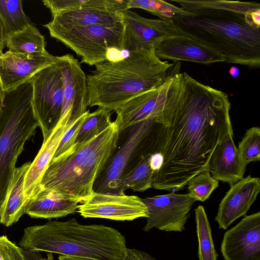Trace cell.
Segmentation results:
<instances>
[{
  "instance_id": "4",
  "label": "cell",
  "mask_w": 260,
  "mask_h": 260,
  "mask_svg": "<svg viewBox=\"0 0 260 260\" xmlns=\"http://www.w3.org/2000/svg\"><path fill=\"white\" fill-rule=\"evenodd\" d=\"M19 245L30 251H45L98 260H122L125 237L103 224L82 225L75 218L49 220L24 230Z\"/></svg>"
},
{
  "instance_id": "6",
  "label": "cell",
  "mask_w": 260,
  "mask_h": 260,
  "mask_svg": "<svg viewBox=\"0 0 260 260\" xmlns=\"http://www.w3.org/2000/svg\"><path fill=\"white\" fill-rule=\"evenodd\" d=\"M32 92L29 80L14 90L5 91L0 106V206L18 158L39 126L32 106Z\"/></svg>"
},
{
  "instance_id": "19",
  "label": "cell",
  "mask_w": 260,
  "mask_h": 260,
  "mask_svg": "<svg viewBox=\"0 0 260 260\" xmlns=\"http://www.w3.org/2000/svg\"><path fill=\"white\" fill-rule=\"evenodd\" d=\"M70 116H62L48 138L42 146L25 174L23 194L28 201L41 189V182L50 162L53 158L64 133L73 124L69 123Z\"/></svg>"
},
{
  "instance_id": "23",
  "label": "cell",
  "mask_w": 260,
  "mask_h": 260,
  "mask_svg": "<svg viewBox=\"0 0 260 260\" xmlns=\"http://www.w3.org/2000/svg\"><path fill=\"white\" fill-rule=\"evenodd\" d=\"M50 25L68 27L114 23L122 21L119 12H111L91 7L59 12L52 16Z\"/></svg>"
},
{
  "instance_id": "36",
  "label": "cell",
  "mask_w": 260,
  "mask_h": 260,
  "mask_svg": "<svg viewBox=\"0 0 260 260\" xmlns=\"http://www.w3.org/2000/svg\"><path fill=\"white\" fill-rule=\"evenodd\" d=\"M122 260H156L144 251L126 248Z\"/></svg>"
},
{
  "instance_id": "12",
  "label": "cell",
  "mask_w": 260,
  "mask_h": 260,
  "mask_svg": "<svg viewBox=\"0 0 260 260\" xmlns=\"http://www.w3.org/2000/svg\"><path fill=\"white\" fill-rule=\"evenodd\" d=\"M84 218H100L131 221L148 217V210L137 196L117 195L93 192L78 206L77 211Z\"/></svg>"
},
{
  "instance_id": "11",
  "label": "cell",
  "mask_w": 260,
  "mask_h": 260,
  "mask_svg": "<svg viewBox=\"0 0 260 260\" xmlns=\"http://www.w3.org/2000/svg\"><path fill=\"white\" fill-rule=\"evenodd\" d=\"M124 25L123 50H154L165 38L177 29L172 20L145 18L130 9L118 11Z\"/></svg>"
},
{
  "instance_id": "30",
  "label": "cell",
  "mask_w": 260,
  "mask_h": 260,
  "mask_svg": "<svg viewBox=\"0 0 260 260\" xmlns=\"http://www.w3.org/2000/svg\"><path fill=\"white\" fill-rule=\"evenodd\" d=\"M127 7L143 9L164 20L190 14L179 7L161 0H128Z\"/></svg>"
},
{
  "instance_id": "16",
  "label": "cell",
  "mask_w": 260,
  "mask_h": 260,
  "mask_svg": "<svg viewBox=\"0 0 260 260\" xmlns=\"http://www.w3.org/2000/svg\"><path fill=\"white\" fill-rule=\"evenodd\" d=\"M55 62L54 56L19 54L9 51L0 54V78L4 91L28 81L43 69Z\"/></svg>"
},
{
  "instance_id": "13",
  "label": "cell",
  "mask_w": 260,
  "mask_h": 260,
  "mask_svg": "<svg viewBox=\"0 0 260 260\" xmlns=\"http://www.w3.org/2000/svg\"><path fill=\"white\" fill-rule=\"evenodd\" d=\"M55 64L63 82V104L61 117L70 115L72 124L86 113L88 105L87 77L77 59L70 54L56 56Z\"/></svg>"
},
{
  "instance_id": "21",
  "label": "cell",
  "mask_w": 260,
  "mask_h": 260,
  "mask_svg": "<svg viewBox=\"0 0 260 260\" xmlns=\"http://www.w3.org/2000/svg\"><path fill=\"white\" fill-rule=\"evenodd\" d=\"M78 203L55 191L41 187L27 202L25 214L32 218L51 219L64 217L76 212Z\"/></svg>"
},
{
  "instance_id": "2",
  "label": "cell",
  "mask_w": 260,
  "mask_h": 260,
  "mask_svg": "<svg viewBox=\"0 0 260 260\" xmlns=\"http://www.w3.org/2000/svg\"><path fill=\"white\" fill-rule=\"evenodd\" d=\"M188 12L172 19L179 32L219 53L226 63L259 67L260 27L251 19L254 12L208 9Z\"/></svg>"
},
{
  "instance_id": "39",
  "label": "cell",
  "mask_w": 260,
  "mask_h": 260,
  "mask_svg": "<svg viewBox=\"0 0 260 260\" xmlns=\"http://www.w3.org/2000/svg\"><path fill=\"white\" fill-rule=\"evenodd\" d=\"M59 260H98L86 257L73 255H60L58 257Z\"/></svg>"
},
{
  "instance_id": "38",
  "label": "cell",
  "mask_w": 260,
  "mask_h": 260,
  "mask_svg": "<svg viewBox=\"0 0 260 260\" xmlns=\"http://www.w3.org/2000/svg\"><path fill=\"white\" fill-rule=\"evenodd\" d=\"M6 36L3 20L0 16V52H3L4 48L6 46Z\"/></svg>"
},
{
  "instance_id": "17",
  "label": "cell",
  "mask_w": 260,
  "mask_h": 260,
  "mask_svg": "<svg viewBox=\"0 0 260 260\" xmlns=\"http://www.w3.org/2000/svg\"><path fill=\"white\" fill-rule=\"evenodd\" d=\"M154 52L160 59L174 62L187 61L206 65L225 62L222 55L178 29L176 34L163 39Z\"/></svg>"
},
{
  "instance_id": "7",
  "label": "cell",
  "mask_w": 260,
  "mask_h": 260,
  "mask_svg": "<svg viewBox=\"0 0 260 260\" xmlns=\"http://www.w3.org/2000/svg\"><path fill=\"white\" fill-rule=\"evenodd\" d=\"M129 128L125 141L113 154L95 180L94 192L125 194L120 186L124 174L142 157L152 154L165 139L164 116L145 120Z\"/></svg>"
},
{
  "instance_id": "32",
  "label": "cell",
  "mask_w": 260,
  "mask_h": 260,
  "mask_svg": "<svg viewBox=\"0 0 260 260\" xmlns=\"http://www.w3.org/2000/svg\"><path fill=\"white\" fill-rule=\"evenodd\" d=\"M238 150L243 161L248 165L249 162L259 160L260 158V128L252 127L246 131L241 141L239 142Z\"/></svg>"
},
{
  "instance_id": "24",
  "label": "cell",
  "mask_w": 260,
  "mask_h": 260,
  "mask_svg": "<svg viewBox=\"0 0 260 260\" xmlns=\"http://www.w3.org/2000/svg\"><path fill=\"white\" fill-rule=\"evenodd\" d=\"M6 44L8 51L15 53L44 55L49 53L45 49L44 37L32 24L9 34Z\"/></svg>"
},
{
  "instance_id": "28",
  "label": "cell",
  "mask_w": 260,
  "mask_h": 260,
  "mask_svg": "<svg viewBox=\"0 0 260 260\" xmlns=\"http://www.w3.org/2000/svg\"><path fill=\"white\" fill-rule=\"evenodd\" d=\"M178 4L186 12L200 9H224L253 12L260 10V4L256 2H245L225 0H172Z\"/></svg>"
},
{
  "instance_id": "9",
  "label": "cell",
  "mask_w": 260,
  "mask_h": 260,
  "mask_svg": "<svg viewBox=\"0 0 260 260\" xmlns=\"http://www.w3.org/2000/svg\"><path fill=\"white\" fill-rule=\"evenodd\" d=\"M29 81L32 86L33 111L45 142L61 118L63 95L62 77L54 62L38 72Z\"/></svg>"
},
{
  "instance_id": "8",
  "label": "cell",
  "mask_w": 260,
  "mask_h": 260,
  "mask_svg": "<svg viewBox=\"0 0 260 260\" xmlns=\"http://www.w3.org/2000/svg\"><path fill=\"white\" fill-rule=\"evenodd\" d=\"M50 36L74 51L81 62L89 66L110 60L112 54L120 56L123 50L124 25L112 24L62 27L44 25Z\"/></svg>"
},
{
  "instance_id": "31",
  "label": "cell",
  "mask_w": 260,
  "mask_h": 260,
  "mask_svg": "<svg viewBox=\"0 0 260 260\" xmlns=\"http://www.w3.org/2000/svg\"><path fill=\"white\" fill-rule=\"evenodd\" d=\"M188 194L197 201L204 202L218 186V181L208 170H205L191 178L187 182Z\"/></svg>"
},
{
  "instance_id": "34",
  "label": "cell",
  "mask_w": 260,
  "mask_h": 260,
  "mask_svg": "<svg viewBox=\"0 0 260 260\" xmlns=\"http://www.w3.org/2000/svg\"><path fill=\"white\" fill-rule=\"evenodd\" d=\"M42 2L53 16L61 11L85 7L88 0H43Z\"/></svg>"
},
{
  "instance_id": "10",
  "label": "cell",
  "mask_w": 260,
  "mask_h": 260,
  "mask_svg": "<svg viewBox=\"0 0 260 260\" xmlns=\"http://www.w3.org/2000/svg\"><path fill=\"white\" fill-rule=\"evenodd\" d=\"M148 210V217L143 229L153 228L167 232H180L190 217V211L197 200L188 193H171L142 199Z\"/></svg>"
},
{
  "instance_id": "41",
  "label": "cell",
  "mask_w": 260,
  "mask_h": 260,
  "mask_svg": "<svg viewBox=\"0 0 260 260\" xmlns=\"http://www.w3.org/2000/svg\"><path fill=\"white\" fill-rule=\"evenodd\" d=\"M3 52H0V54ZM5 91L3 89L2 84L1 82V78H0V106L2 105L3 103V101L4 98Z\"/></svg>"
},
{
  "instance_id": "33",
  "label": "cell",
  "mask_w": 260,
  "mask_h": 260,
  "mask_svg": "<svg viewBox=\"0 0 260 260\" xmlns=\"http://www.w3.org/2000/svg\"><path fill=\"white\" fill-rule=\"evenodd\" d=\"M89 111L78 118L64 133L53 158H56L70 150L75 144L80 128Z\"/></svg>"
},
{
  "instance_id": "42",
  "label": "cell",
  "mask_w": 260,
  "mask_h": 260,
  "mask_svg": "<svg viewBox=\"0 0 260 260\" xmlns=\"http://www.w3.org/2000/svg\"><path fill=\"white\" fill-rule=\"evenodd\" d=\"M40 260H53V256L52 255V253H48L47 254V258H42Z\"/></svg>"
},
{
  "instance_id": "40",
  "label": "cell",
  "mask_w": 260,
  "mask_h": 260,
  "mask_svg": "<svg viewBox=\"0 0 260 260\" xmlns=\"http://www.w3.org/2000/svg\"><path fill=\"white\" fill-rule=\"evenodd\" d=\"M239 70L236 67H231L230 70V75L234 78H236L239 75Z\"/></svg>"
},
{
  "instance_id": "26",
  "label": "cell",
  "mask_w": 260,
  "mask_h": 260,
  "mask_svg": "<svg viewBox=\"0 0 260 260\" xmlns=\"http://www.w3.org/2000/svg\"><path fill=\"white\" fill-rule=\"evenodd\" d=\"M199 260H217L211 229L204 208L199 205L195 209Z\"/></svg>"
},
{
  "instance_id": "18",
  "label": "cell",
  "mask_w": 260,
  "mask_h": 260,
  "mask_svg": "<svg viewBox=\"0 0 260 260\" xmlns=\"http://www.w3.org/2000/svg\"><path fill=\"white\" fill-rule=\"evenodd\" d=\"M260 191V180L250 175L231 186L219 205L215 220L226 230L236 219L246 216Z\"/></svg>"
},
{
  "instance_id": "22",
  "label": "cell",
  "mask_w": 260,
  "mask_h": 260,
  "mask_svg": "<svg viewBox=\"0 0 260 260\" xmlns=\"http://www.w3.org/2000/svg\"><path fill=\"white\" fill-rule=\"evenodd\" d=\"M31 162H26L13 171L4 200L0 206V222L6 226L16 223L25 214L28 201L23 194V185Z\"/></svg>"
},
{
  "instance_id": "5",
  "label": "cell",
  "mask_w": 260,
  "mask_h": 260,
  "mask_svg": "<svg viewBox=\"0 0 260 260\" xmlns=\"http://www.w3.org/2000/svg\"><path fill=\"white\" fill-rule=\"evenodd\" d=\"M120 132L114 120L91 140L75 144L68 151L53 158L41 187L82 203L93 193L95 180L116 149Z\"/></svg>"
},
{
  "instance_id": "25",
  "label": "cell",
  "mask_w": 260,
  "mask_h": 260,
  "mask_svg": "<svg viewBox=\"0 0 260 260\" xmlns=\"http://www.w3.org/2000/svg\"><path fill=\"white\" fill-rule=\"evenodd\" d=\"M151 155L143 157L125 173L120 185L123 192L128 188L135 191H143L152 187L155 172L150 166Z\"/></svg>"
},
{
  "instance_id": "29",
  "label": "cell",
  "mask_w": 260,
  "mask_h": 260,
  "mask_svg": "<svg viewBox=\"0 0 260 260\" xmlns=\"http://www.w3.org/2000/svg\"><path fill=\"white\" fill-rule=\"evenodd\" d=\"M112 111L99 107L86 115L80 128L75 144L86 142L98 135L110 125Z\"/></svg>"
},
{
  "instance_id": "14",
  "label": "cell",
  "mask_w": 260,
  "mask_h": 260,
  "mask_svg": "<svg viewBox=\"0 0 260 260\" xmlns=\"http://www.w3.org/2000/svg\"><path fill=\"white\" fill-rule=\"evenodd\" d=\"M221 252L225 260H260V212L245 216L223 235Z\"/></svg>"
},
{
  "instance_id": "27",
  "label": "cell",
  "mask_w": 260,
  "mask_h": 260,
  "mask_svg": "<svg viewBox=\"0 0 260 260\" xmlns=\"http://www.w3.org/2000/svg\"><path fill=\"white\" fill-rule=\"evenodd\" d=\"M22 2V0H0V16L4 24L6 38L9 34L32 24L23 11Z\"/></svg>"
},
{
  "instance_id": "35",
  "label": "cell",
  "mask_w": 260,
  "mask_h": 260,
  "mask_svg": "<svg viewBox=\"0 0 260 260\" xmlns=\"http://www.w3.org/2000/svg\"><path fill=\"white\" fill-rule=\"evenodd\" d=\"M0 260H26L21 248L6 236H0Z\"/></svg>"
},
{
  "instance_id": "20",
  "label": "cell",
  "mask_w": 260,
  "mask_h": 260,
  "mask_svg": "<svg viewBox=\"0 0 260 260\" xmlns=\"http://www.w3.org/2000/svg\"><path fill=\"white\" fill-rule=\"evenodd\" d=\"M233 136L228 135L216 145L207 169L214 179L230 186L244 178L247 165L241 157Z\"/></svg>"
},
{
  "instance_id": "1",
  "label": "cell",
  "mask_w": 260,
  "mask_h": 260,
  "mask_svg": "<svg viewBox=\"0 0 260 260\" xmlns=\"http://www.w3.org/2000/svg\"><path fill=\"white\" fill-rule=\"evenodd\" d=\"M180 67L173 72L164 108L163 160L152 183L155 189L174 192L207 170L216 145L233 135L228 95L180 72Z\"/></svg>"
},
{
  "instance_id": "3",
  "label": "cell",
  "mask_w": 260,
  "mask_h": 260,
  "mask_svg": "<svg viewBox=\"0 0 260 260\" xmlns=\"http://www.w3.org/2000/svg\"><path fill=\"white\" fill-rule=\"evenodd\" d=\"M154 50L129 52L125 57L95 66L87 77L88 105L115 111L136 96L161 86L173 66Z\"/></svg>"
},
{
  "instance_id": "37",
  "label": "cell",
  "mask_w": 260,
  "mask_h": 260,
  "mask_svg": "<svg viewBox=\"0 0 260 260\" xmlns=\"http://www.w3.org/2000/svg\"><path fill=\"white\" fill-rule=\"evenodd\" d=\"M163 157L160 153H156L151 155L150 163L152 169L155 172L157 171L161 166Z\"/></svg>"
},
{
  "instance_id": "15",
  "label": "cell",
  "mask_w": 260,
  "mask_h": 260,
  "mask_svg": "<svg viewBox=\"0 0 260 260\" xmlns=\"http://www.w3.org/2000/svg\"><path fill=\"white\" fill-rule=\"evenodd\" d=\"M174 69L160 87L142 93L129 101L115 112V120L120 132L145 120L163 116L168 91Z\"/></svg>"
}]
</instances>
